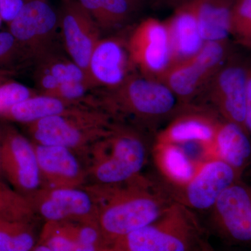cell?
<instances>
[{
	"label": "cell",
	"instance_id": "6da1fadb",
	"mask_svg": "<svg viewBox=\"0 0 251 251\" xmlns=\"http://www.w3.org/2000/svg\"><path fill=\"white\" fill-rule=\"evenodd\" d=\"M108 187V202L99 216V226L111 245L156 221L175 202L162 181L140 175Z\"/></svg>",
	"mask_w": 251,
	"mask_h": 251
},
{
	"label": "cell",
	"instance_id": "7a4b0ae2",
	"mask_svg": "<svg viewBox=\"0 0 251 251\" xmlns=\"http://www.w3.org/2000/svg\"><path fill=\"white\" fill-rule=\"evenodd\" d=\"M202 229L192 210L174 202L153 223L112 244L117 251H195Z\"/></svg>",
	"mask_w": 251,
	"mask_h": 251
},
{
	"label": "cell",
	"instance_id": "3957f363",
	"mask_svg": "<svg viewBox=\"0 0 251 251\" xmlns=\"http://www.w3.org/2000/svg\"><path fill=\"white\" fill-rule=\"evenodd\" d=\"M114 100L126 113L148 124H157L173 115L177 99L161 81L133 77L117 88Z\"/></svg>",
	"mask_w": 251,
	"mask_h": 251
},
{
	"label": "cell",
	"instance_id": "277c9868",
	"mask_svg": "<svg viewBox=\"0 0 251 251\" xmlns=\"http://www.w3.org/2000/svg\"><path fill=\"white\" fill-rule=\"evenodd\" d=\"M242 179L226 162L212 157L201 162L192 179L182 187H166L175 202L192 211H210L221 195Z\"/></svg>",
	"mask_w": 251,
	"mask_h": 251
},
{
	"label": "cell",
	"instance_id": "5b68a950",
	"mask_svg": "<svg viewBox=\"0 0 251 251\" xmlns=\"http://www.w3.org/2000/svg\"><path fill=\"white\" fill-rule=\"evenodd\" d=\"M109 152L96 168L101 184L116 186L139 176L148 161L149 149L139 135L128 130H117L108 143Z\"/></svg>",
	"mask_w": 251,
	"mask_h": 251
},
{
	"label": "cell",
	"instance_id": "8992f818",
	"mask_svg": "<svg viewBox=\"0 0 251 251\" xmlns=\"http://www.w3.org/2000/svg\"><path fill=\"white\" fill-rule=\"evenodd\" d=\"M210 211L211 226L220 237L231 244L251 247V185L237 180Z\"/></svg>",
	"mask_w": 251,
	"mask_h": 251
},
{
	"label": "cell",
	"instance_id": "52a82bcc",
	"mask_svg": "<svg viewBox=\"0 0 251 251\" xmlns=\"http://www.w3.org/2000/svg\"><path fill=\"white\" fill-rule=\"evenodd\" d=\"M249 64L240 57L229 56L214 75L210 95L211 101L223 120L239 125L244 129Z\"/></svg>",
	"mask_w": 251,
	"mask_h": 251
},
{
	"label": "cell",
	"instance_id": "ba28073f",
	"mask_svg": "<svg viewBox=\"0 0 251 251\" xmlns=\"http://www.w3.org/2000/svg\"><path fill=\"white\" fill-rule=\"evenodd\" d=\"M129 52L146 75L159 80L174 63L165 23L148 18L140 23L130 38Z\"/></svg>",
	"mask_w": 251,
	"mask_h": 251
},
{
	"label": "cell",
	"instance_id": "9c48e42d",
	"mask_svg": "<svg viewBox=\"0 0 251 251\" xmlns=\"http://www.w3.org/2000/svg\"><path fill=\"white\" fill-rule=\"evenodd\" d=\"M64 42L72 62L88 75L91 55L99 39V26L79 2L68 5L63 14Z\"/></svg>",
	"mask_w": 251,
	"mask_h": 251
},
{
	"label": "cell",
	"instance_id": "30bf717a",
	"mask_svg": "<svg viewBox=\"0 0 251 251\" xmlns=\"http://www.w3.org/2000/svg\"><path fill=\"white\" fill-rule=\"evenodd\" d=\"M219 122V118L203 110L181 112L157 133L154 142L179 145L198 144L209 152Z\"/></svg>",
	"mask_w": 251,
	"mask_h": 251
},
{
	"label": "cell",
	"instance_id": "8fae6325",
	"mask_svg": "<svg viewBox=\"0 0 251 251\" xmlns=\"http://www.w3.org/2000/svg\"><path fill=\"white\" fill-rule=\"evenodd\" d=\"M0 166L11 182L30 191L39 187L41 170L35 148L22 135H9L0 150Z\"/></svg>",
	"mask_w": 251,
	"mask_h": 251
},
{
	"label": "cell",
	"instance_id": "7c38bea8",
	"mask_svg": "<svg viewBox=\"0 0 251 251\" xmlns=\"http://www.w3.org/2000/svg\"><path fill=\"white\" fill-rule=\"evenodd\" d=\"M128 57L117 39H103L96 46L89 64V77L105 87L118 88L128 78Z\"/></svg>",
	"mask_w": 251,
	"mask_h": 251
},
{
	"label": "cell",
	"instance_id": "4fadbf2b",
	"mask_svg": "<svg viewBox=\"0 0 251 251\" xmlns=\"http://www.w3.org/2000/svg\"><path fill=\"white\" fill-rule=\"evenodd\" d=\"M209 154L226 162L242 177L251 164V137L240 126L220 120Z\"/></svg>",
	"mask_w": 251,
	"mask_h": 251
},
{
	"label": "cell",
	"instance_id": "5bb4252c",
	"mask_svg": "<svg viewBox=\"0 0 251 251\" xmlns=\"http://www.w3.org/2000/svg\"><path fill=\"white\" fill-rule=\"evenodd\" d=\"M151 153L163 179L162 183L169 188L182 187L187 184L202 162L195 161L181 145L175 144L154 142Z\"/></svg>",
	"mask_w": 251,
	"mask_h": 251
},
{
	"label": "cell",
	"instance_id": "9a60e30c",
	"mask_svg": "<svg viewBox=\"0 0 251 251\" xmlns=\"http://www.w3.org/2000/svg\"><path fill=\"white\" fill-rule=\"evenodd\" d=\"M58 18L53 9L44 0H31L10 23V32L21 42H39L55 30Z\"/></svg>",
	"mask_w": 251,
	"mask_h": 251
},
{
	"label": "cell",
	"instance_id": "2e32d148",
	"mask_svg": "<svg viewBox=\"0 0 251 251\" xmlns=\"http://www.w3.org/2000/svg\"><path fill=\"white\" fill-rule=\"evenodd\" d=\"M165 24L171 41L173 64L191 58L205 43L200 32L196 16L187 3Z\"/></svg>",
	"mask_w": 251,
	"mask_h": 251
},
{
	"label": "cell",
	"instance_id": "e0dca14e",
	"mask_svg": "<svg viewBox=\"0 0 251 251\" xmlns=\"http://www.w3.org/2000/svg\"><path fill=\"white\" fill-rule=\"evenodd\" d=\"M234 0H191L187 3L196 16L204 42L228 41Z\"/></svg>",
	"mask_w": 251,
	"mask_h": 251
},
{
	"label": "cell",
	"instance_id": "ac0fdd59",
	"mask_svg": "<svg viewBox=\"0 0 251 251\" xmlns=\"http://www.w3.org/2000/svg\"><path fill=\"white\" fill-rule=\"evenodd\" d=\"M215 71L208 67L197 55L175 63L160 79L168 86L177 100H189Z\"/></svg>",
	"mask_w": 251,
	"mask_h": 251
},
{
	"label": "cell",
	"instance_id": "d6986e66",
	"mask_svg": "<svg viewBox=\"0 0 251 251\" xmlns=\"http://www.w3.org/2000/svg\"><path fill=\"white\" fill-rule=\"evenodd\" d=\"M92 201L85 191L71 188H60L50 193L41 203L43 217L51 223H57L69 216H84L92 210Z\"/></svg>",
	"mask_w": 251,
	"mask_h": 251
},
{
	"label": "cell",
	"instance_id": "ffe728a7",
	"mask_svg": "<svg viewBox=\"0 0 251 251\" xmlns=\"http://www.w3.org/2000/svg\"><path fill=\"white\" fill-rule=\"evenodd\" d=\"M33 133L39 145L75 148L82 143L80 128L67 118L65 113L42 119L34 123Z\"/></svg>",
	"mask_w": 251,
	"mask_h": 251
},
{
	"label": "cell",
	"instance_id": "44dd1931",
	"mask_svg": "<svg viewBox=\"0 0 251 251\" xmlns=\"http://www.w3.org/2000/svg\"><path fill=\"white\" fill-rule=\"evenodd\" d=\"M35 150L41 173L67 179H75L80 173L78 162L71 149L38 145Z\"/></svg>",
	"mask_w": 251,
	"mask_h": 251
},
{
	"label": "cell",
	"instance_id": "7402d4cb",
	"mask_svg": "<svg viewBox=\"0 0 251 251\" xmlns=\"http://www.w3.org/2000/svg\"><path fill=\"white\" fill-rule=\"evenodd\" d=\"M62 99L51 95L31 97L10 109L7 113L14 120L24 123L35 122L53 115L65 113Z\"/></svg>",
	"mask_w": 251,
	"mask_h": 251
},
{
	"label": "cell",
	"instance_id": "603a6c76",
	"mask_svg": "<svg viewBox=\"0 0 251 251\" xmlns=\"http://www.w3.org/2000/svg\"><path fill=\"white\" fill-rule=\"evenodd\" d=\"M23 218L0 214V251H31L36 247L35 236Z\"/></svg>",
	"mask_w": 251,
	"mask_h": 251
},
{
	"label": "cell",
	"instance_id": "cb8c5ba5",
	"mask_svg": "<svg viewBox=\"0 0 251 251\" xmlns=\"http://www.w3.org/2000/svg\"><path fill=\"white\" fill-rule=\"evenodd\" d=\"M78 2L99 27L104 29L120 25L126 20L130 12L128 0H79Z\"/></svg>",
	"mask_w": 251,
	"mask_h": 251
},
{
	"label": "cell",
	"instance_id": "d4e9b609",
	"mask_svg": "<svg viewBox=\"0 0 251 251\" xmlns=\"http://www.w3.org/2000/svg\"><path fill=\"white\" fill-rule=\"evenodd\" d=\"M230 36L239 45L251 49V0H234L231 11Z\"/></svg>",
	"mask_w": 251,
	"mask_h": 251
},
{
	"label": "cell",
	"instance_id": "484cf974",
	"mask_svg": "<svg viewBox=\"0 0 251 251\" xmlns=\"http://www.w3.org/2000/svg\"><path fill=\"white\" fill-rule=\"evenodd\" d=\"M75 229L67 227H49L46 229L41 244L51 251H74Z\"/></svg>",
	"mask_w": 251,
	"mask_h": 251
},
{
	"label": "cell",
	"instance_id": "4316f807",
	"mask_svg": "<svg viewBox=\"0 0 251 251\" xmlns=\"http://www.w3.org/2000/svg\"><path fill=\"white\" fill-rule=\"evenodd\" d=\"M108 244L99 226H84L75 229L74 251H99Z\"/></svg>",
	"mask_w": 251,
	"mask_h": 251
},
{
	"label": "cell",
	"instance_id": "83f0119b",
	"mask_svg": "<svg viewBox=\"0 0 251 251\" xmlns=\"http://www.w3.org/2000/svg\"><path fill=\"white\" fill-rule=\"evenodd\" d=\"M31 97L26 86L17 82L0 85V113L8 112L14 105Z\"/></svg>",
	"mask_w": 251,
	"mask_h": 251
},
{
	"label": "cell",
	"instance_id": "f1b7e54d",
	"mask_svg": "<svg viewBox=\"0 0 251 251\" xmlns=\"http://www.w3.org/2000/svg\"><path fill=\"white\" fill-rule=\"evenodd\" d=\"M48 72L57 79L60 85L69 82H87L89 79L87 73L74 62L55 63Z\"/></svg>",
	"mask_w": 251,
	"mask_h": 251
},
{
	"label": "cell",
	"instance_id": "f546056e",
	"mask_svg": "<svg viewBox=\"0 0 251 251\" xmlns=\"http://www.w3.org/2000/svg\"><path fill=\"white\" fill-rule=\"evenodd\" d=\"M87 82H69L61 84L54 92V97L62 100H76L85 95Z\"/></svg>",
	"mask_w": 251,
	"mask_h": 251
},
{
	"label": "cell",
	"instance_id": "4dcf8cb0",
	"mask_svg": "<svg viewBox=\"0 0 251 251\" xmlns=\"http://www.w3.org/2000/svg\"><path fill=\"white\" fill-rule=\"evenodd\" d=\"M23 0H0V15L2 21L12 22L24 6Z\"/></svg>",
	"mask_w": 251,
	"mask_h": 251
},
{
	"label": "cell",
	"instance_id": "1f68e13d",
	"mask_svg": "<svg viewBox=\"0 0 251 251\" xmlns=\"http://www.w3.org/2000/svg\"><path fill=\"white\" fill-rule=\"evenodd\" d=\"M15 38L11 32H0V57L9 52L14 45Z\"/></svg>",
	"mask_w": 251,
	"mask_h": 251
},
{
	"label": "cell",
	"instance_id": "d6a6232c",
	"mask_svg": "<svg viewBox=\"0 0 251 251\" xmlns=\"http://www.w3.org/2000/svg\"><path fill=\"white\" fill-rule=\"evenodd\" d=\"M195 251H215L210 243L206 239L201 237L198 240Z\"/></svg>",
	"mask_w": 251,
	"mask_h": 251
},
{
	"label": "cell",
	"instance_id": "836d02e7",
	"mask_svg": "<svg viewBox=\"0 0 251 251\" xmlns=\"http://www.w3.org/2000/svg\"><path fill=\"white\" fill-rule=\"evenodd\" d=\"M244 128L251 137V103H247V105L245 120H244Z\"/></svg>",
	"mask_w": 251,
	"mask_h": 251
},
{
	"label": "cell",
	"instance_id": "e575fe53",
	"mask_svg": "<svg viewBox=\"0 0 251 251\" xmlns=\"http://www.w3.org/2000/svg\"><path fill=\"white\" fill-rule=\"evenodd\" d=\"M31 251H51L49 248L44 245V244H40L36 246L34 249Z\"/></svg>",
	"mask_w": 251,
	"mask_h": 251
},
{
	"label": "cell",
	"instance_id": "d590c367",
	"mask_svg": "<svg viewBox=\"0 0 251 251\" xmlns=\"http://www.w3.org/2000/svg\"><path fill=\"white\" fill-rule=\"evenodd\" d=\"M99 251H117L115 250V249L112 247H110V248L105 247V248H104V249H101V250H100Z\"/></svg>",
	"mask_w": 251,
	"mask_h": 251
},
{
	"label": "cell",
	"instance_id": "8d00e7d4",
	"mask_svg": "<svg viewBox=\"0 0 251 251\" xmlns=\"http://www.w3.org/2000/svg\"><path fill=\"white\" fill-rule=\"evenodd\" d=\"M130 3H133L134 1H139V0H128Z\"/></svg>",
	"mask_w": 251,
	"mask_h": 251
},
{
	"label": "cell",
	"instance_id": "74e56055",
	"mask_svg": "<svg viewBox=\"0 0 251 251\" xmlns=\"http://www.w3.org/2000/svg\"><path fill=\"white\" fill-rule=\"evenodd\" d=\"M1 21H2V19H1V15H0V25H1Z\"/></svg>",
	"mask_w": 251,
	"mask_h": 251
}]
</instances>
